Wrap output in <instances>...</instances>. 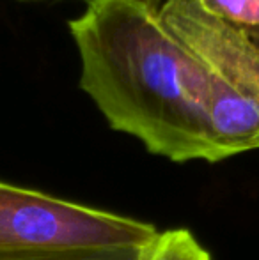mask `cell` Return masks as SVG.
<instances>
[{
    "label": "cell",
    "mask_w": 259,
    "mask_h": 260,
    "mask_svg": "<svg viewBox=\"0 0 259 260\" xmlns=\"http://www.w3.org/2000/svg\"><path fill=\"white\" fill-rule=\"evenodd\" d=\"M163 0H89L68 28L80 89L112 129L176 163H213L204 66L162 18Z\"/></svg>",
    "instance_id": "6da1fadb"
},
{
    "label": "cell",
    "mask_w": 259,
    "mask_h": 260,
    "mask_svg": "<svg viewBox=\"0 0 259 260\" xmlns=\"http://www.w3.org/2000/svg\"><path fill=\"white\" fill-rule=\"evenodd\" d=\"M162 18L206 69L213 163L259 149V45L200 0H163Z\"/></svg>",
    "instance_id": "7a4b0ae2"
},
{
    "label": "cell",
    "mask_w": 259,
    "mask_h": 260,
    "mask_svg": "<svg viewBox=\"0 0 259 260\" xmlns=\"http://www.w3.org/2000/svg\"><path fill=\"white\" fill-rule=\"evenodd\" d=\"M151 223L0 181V251L149 246Z\"/></svg>",
    "instance_id": "3957f363"
},
{
    "label": "cell",
    "mask_w": 259,
    "mask_h": 260,
    "mask_svg": "<svg viewBox=\"0 0 259 260\" xmlns=\"http://www.w3.org/2000/svg\"><path fill=\"white\" fill-rule=\"evenodd\" d=\"M149 246L107 248H34L0 251V260H144Z\"/></svg>",
    "instance_id": "277c9868"
},
{
    "label": "cell",
    "mask_w": 259,
    "mask_h": 260,
    "mask_svg": "<svg viewBox=\"0 0 259 260\" xmlns=\"http://www.w3.org/2000/svg\"><path fill=\"white\" fill-rule=\"evenodd\" d=\"M144 260H211V255L187 229L160 232Z\"/></svg>",
    "instance_id": "5b68a950"
},
{
    "label": "cell",
    "mask_w": 259,
    "mask_h": 260,
    "mask_svg": "<svg viewBox=\"0 0 259 260\" xmlns=\"http://www.w3.org/2000/svg\"><path fill=\"white\" fill-rule=\"evenodd\" d=\"M215 16L238 27L259 45V0H200Z\"/></svg>",
    "instance_id": "8992f818"
},
{
    "label": "cell",
    "mask_w": 259,
    "mask_h": 260,
    "mask_svg": "<svg viewBox=\"0 0 259 260\" xmlns=\"http://www.w3.org/2000/svg\"><path fill=\"white\" fill-rule=\"evenodd\" d=\"M18 2H45V0H18ZM83 2H89V0H83Z\"/></svg>",
    "instance_id": "52a82bcc"
}]
</instances>
